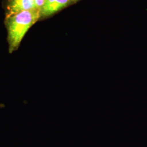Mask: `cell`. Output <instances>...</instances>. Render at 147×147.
Listing matches in <instances>:
<instances>
[{"instance_id":"cell-1","label":"cell","mask_w":147,"mask_h":147,"mask_svg":"<svg viewBox=\"0 0 147 147\" xmlns=\"http://www.w3.org/2000/svg\"><path fill=\"white\" fill-rule=\"evenodd\" d=\"M41 16L38 9L23 11L6 18L10 53L17 50L27 32Z\"/></svg>"},{"instance_id":"cell-3","label":"cell","mask_w":147,"mask_h":147,"mask_svg":"<svg viewBox=\"0 0 147 147\" xmlns=\"http://www.w3.org/2000/svg\"><path fill=\"white\" fill-rule=\"evenodd\" d=\"M71 0H46L40 9L42 16H51L71 3Z\"/></svg>"},{"instance_id":"cell-2","label":"cell","mask_w":147,"mask_h":147,"mask_svg":"<svg viewBox=\"0 0 147 147\" xmlns=\"http://www.w3.org/2000/svg\"><path fill=\"white\" fill-rule=\"evenodd\" d=\"M37 9L34 0H8L6 18L23 11Z\"/></svg>"},{"instance_id":"cell-5","label":"cell","mask_w":147,"mask_h":147,"mask_svg":"<svg viewBox=\"0 0 147 147\" xmlns=\"http://www.w3.org/2000/svg\"><path fill=\"white\" fill-rule=\"evenodd\" d=\"M71 1H77V0H71Z\"/></svg>"},{"instance_id":"cell-4","label":"cell","mask_w":147,"mask_h":147,"mask_svg":"<svg viewBox=\"0 0 147 147\" xmlns=\"http://www.w3.org/2000/svg\"><path fill=\"white\" fill-rule=\"evenodd\" d=\"M45 1L46 0H34L37 9L40 11V9L44 5Z\"/></svg>"}]
</instances>
